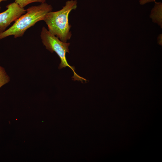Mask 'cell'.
Returning a JSON list of instances; mask_svg holds the SVG:
<instances>
[{"label": "cell", "instance_id": "cell-4", "mask_svg": "<svg viewBox=\"0 0 162 162\" xmlns=\"http://www.w3.org/2000/svg\"><path fill=\"white\" fill-rule=\"evenodd\" d=\"M6 8V10L0 13V33L5 31L11 22L26 12V10L15 2L8 5Z\"/></svg>", "mask_w": 162, "mask_h": 162}, {"label": "cell", "instance_id": "cell-3", "mask_svg": "<svg viewBox=\"0 0 162 162\" xmlns=\"http://www.w3.org/2000/svg\"><path fill=\"white\" fill-rule=\"evenodd\" d=\"M40 36L42 42L46 49L51 52H55L60 58L61 62L58 67L59 69L68 67L74 73L72 78L74 81H80L82 82L83 81H87L86 79L77 74L75 71V68L70 66L68 62L66 54L67 52L69 53L70 43L62 41L44 27L42 28Z\"/></svg>", "mask_w": 162, "mask_h": 162}, {"label": "cell", "instance_id": "cell-5", "mask_svg": "<svg viewBox=\"0 0 162 162\" xmlns=\"http://www.w3.org/2000/svg\"><path fill=\"white\" fill-rule=\"evenodd\" d=\"M9 78L3 68L0 66V88L8 82Z\"/></svg>", "mask_w": 162, "mask_h": 162}, {"label": "cell", "instance_id": "cell-8", "mask_svg": "<svg viewBox=\"0 0 162 162\" xmlns=\"http://www.w3.org/2000/svg\"><path fill=\"white\" fill-rule=\"evenodd\" d=\"M7 0H0V3L1 2H2V1H7ZM1 9V7L0 6V10Z\"/></svg>", "mask_w": 162, "mask_h": 162}, {"label": "cell", "instance_id": "cell-7", "mask_svg": "<svg viewBox=\"0 0 162 162\" xmlns=\"http://www.w3.org/2000/svg\"><path fill=\"white\" fill-rule=\"evenodd\" d=\"M155 1V0H140L139 2L140 4L143 5L148 2Z\"/></svg>", "mask_w": 162, "mask_h": 162}, {"label": "cell", "instance_id": "cell-6", "mask_svg": "<svg viewBox=\"0 0 162 162\" xmlns=\"http://www.w3.org/2000/svg\"><path fill=\"white\" fill-rule=\"evenodd\" d=\"M46 0H15V2L20 7L24 8L28 4L34 2H45Z\"/></svg>", "mask_w": 162, "mask_h": 162}, {"label": "cell", "instance_id": "cell-1", "mask_svg": "<svg viewBox=\"0 0 162 162\" xmlns=\"http://www.w3.org/2000/svg\"><path fill=\"white\" fill-rule=\"evenodd\" d=\"M52 10V6L45 2L28 8L26 13L17 19L10 27L0 33V40L11 35L15 38L22 37L27 29L37 22L43 20Z\"/></svg>", "mask_w": 162, "mask_h": 162}, {"label": "cell", "instance_id": "cell-2", "mask_svg": "<svg viewBox=\"0 0 162 162\" xmlns=\"http://www.w3.org/2000/svg\"><path fill=\"white\" fill-rule=\"evenodd\" d=\"M77 3L76 0L67 1L61 9L49 12L43 20L47 25L48 30L63 42H67L72 36L68 16L72 10L76 8Z\"/></svg>", "mask_w": 162, "mask_h": 162}]
</instances>
